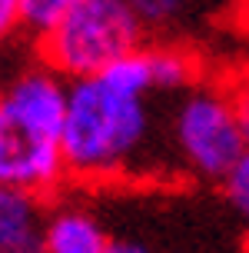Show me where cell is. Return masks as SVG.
Wrapping results in <instances>:
<instances>
[{
	"instance_id": "obj_1",
	"label": "cell",
	"mask_w": 249,
	"mask_h": 253,
	"mask_svg": "<svg viewBox=\"0 0 249 253\" xmlns=\"http://www.w3.org/2000/svg\"><path fill=\"white\" fill-rule=\"evenodd\" d=\"M70 84L40 60L0 90V187L47 197L67 173L63 120Z\"/></svg>"
},
{
	"instance_id": "obj_2",
	"label": "cell",
	"mask_w": 249,
	"mask_h": 253,
	"mask_svg": "<svg viewBox=\"0 0 249 253\" xmlns=\"http://www.w3.org/2000/svg\"><path fill=\"white\" fill-rule=\"evenodd\" d=\"M146 97L110 74L70 80L63 120L67 173L83 183L130 173L149 140Z\"/></svg>"
},
{
	"instance_id": "obj_3",
	"label": "cell",
	"mask_w": 249,
	"mask_h": 253,
	"mask_svg": "<svg viewBox=\"0 0 249 253\" xmlns=\"http://www.w3.org/2000/svg\"><path fill=\"white\" fill-rule=\"evenodd\" d=\"M137 47H143V20L130 0H76L73 10L37 40L40 60L67 80L100 74Z\"/></svg>"
},
{
	"instance_id": "obj_4",
	"label": "cell",
	"mask_w": 249,
	"mask_h": 253,
	"mask_svg": "<svg viewBox=\"0 0 249 253\" xmlns=\"http://www.w3.org/2000/svg\"><path fill=\"white\" fill-rule=\"evenodd\" d=\"M173 143L196 177L223 180L249 147L236 97L216 87H189L173 110Z\"/></svg>"
},
{
	"instance_id": "obj_5",
	"label": "cell",
	"mask_w": 249,
	"mask_h": 253,
	"mask_svg": "<svg viewBox=\"0 0 249 253\" xmlns=\"http://www.w3.org/2000/svg\"><path fill=\"white\" fill-rule=\"evenodd\" d=\"M0 253H47L43 197L0 187Z\"/></svg>"
},
{
	"instance_id": "obj_6",
	"label": "cell",
	"mask_w": 249,
	"mask_h": 253,
	"mask_svg": "<svg viewBox=\"0 0 249 253\" xmlns=\"http://www.w3.org/2000/svg\"><path fill=\"white\" fill-rule=\"evenodd\" d=\"M110 237L83 210H57L47 216V253H103Z\"/></svg>"
},
{
	"instance_id": "obj_7",
	"label": "cell",
	"mask_w": 249,
	"mask_h": 253,
	"mask_svg": "<svg viewBox=\"0 0 249 253\" xmlns=\"http://www.w3.org/2000/svg\"><path fill=\"white\" fill-rule=\"evenodd\" d=\"M17 7H20V30L40 40L73 10L76 0H17Z\"/></svg>"
},
{
	"instance_id": "obj_8",
	"label": "cell",
	"mask_w": 249,
	"mask_h": 253,
	"mask_svg": "<svg viewBox=\"0 0 249 253\" xmlns=\"http://www.w3.org/2000/svg\"><path fill=\"white\" fill-rule=\"evenodd\" d=\"M223 193H226V200H229V207L249 223V147L243 150V157L229 167V173L223 177Z\"/></svg>"
},
{
	"instance_id": "obj_9",
	"label": "cell",
	"mask_w": 249,
	"mask_h": 253,
	"mask_svg": "<svg viewBox=\"0 0 249 253\" xmlns=\"http://www.w3.org/2000/svg\"><path fill=\"white\" fill-rule=\"evenodd\" d=\"M130 7L137 10L143 27H166L173 20H179L186 0H130Z\"/></svg>"
},
{
	"instance_id": "obj_10",
	"label": "cell",
	"mask_w": 249,
	"mask_h": 253,
	"mask_svg": "<svg viewBox=\"0 0 249 253\" xmlns=\"http://www.w3.org/2000/svg\"><path fill=\"white\" fill-rule=\"evenodd\" d=\"M20 30V7L17 0H0V47Z\"/></svg>"
},
{
	"instance_id": "obj_11",
	"label": "cell",
	"mask_w": 249,
	"mask_h": 253,
	"mask_svg": "<svg viewBox=\"0 0 249 253\" xmlns=\"http://www.w3.org/2000/svg\"><path fill=\"white\" fill-rule=\"evenodd\" d=\"M103 253H149V250L140 247V243H133V240H110Z\"/></svg>"
},
{
	"instance_id": "obj_12",
	"label": "cell",
	"mask_w": 249,
	"mask_h": 253,
	"mask_svg": "<svg viewBox=\"0 0 249 253\" xmlns=\"http://www.w3.org/2000/svg\"><path fill=\"white\" fill-rule=\"evenodd\" d=\"M236 103H239V120H243V130H246V140H249V90L239 93Z\"/></svg>"
}]
</instances>
